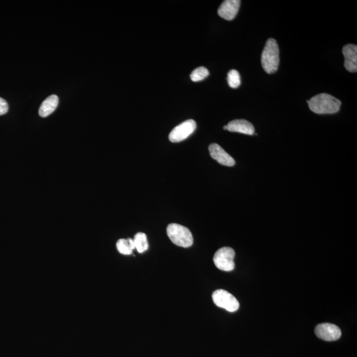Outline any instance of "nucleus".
<instances>
[{"label": "nucleus", "mask_w": 357, "mask_h": 357, "mask_svg": "<svg viewBox=\"0 0 357 357\" xmlns=\"http://www.w3.org/2000/svg\"><path fill=\"white\" fill-rule=\"evenodd\" d=\"M167 234L171 241L180 247L189 248L193 245V235L188 228L184 226L170 224L167 228Z\"/></svg>", "instance_id": "7ed1b4c3"}, {"label": "nucleus", "mask_w": 357, "mask_h": 357, "mask_svg": "<svg viewBox=\"0 0 357 357\" xmlns=\"http://www.w3.org/2000/svg\"><path fill=\"white\" fill-rule=\"evenodd\" d=\"M279 48L274 38H270L265 44L261 55V64L267 74H273L279 69Z\"/></svg>", "instance_id": "f03ea898"}, {"label": "nucleus", "mask_w": 357, "mask_h": 357, "mask_svg": "<svg viewBox=\"0 0 357 357\" xmlns=\"http://www.w3.org/2000/svg\"><path fill=\"white\" fill-rule=\"evenodd\" d=\"M209 72L205 67H199L193 71L191 74V79L193 81L197 82V81L204 80L207 77L209 76Z\"/></svg>", "instance_id": "dca6fc26"}, {"label": "nucleus", "mask_w": 357, "mask_h": 357, "mask_svg": "<svg viewBox=\"0 0 357 357\" xmlns=\"http://www.w3.org/2000/svg\"><path fill=\"white\" fill-rule=\"evenodd\" d=\"M315 333L318 338L326 341L338 340L341 336L340 327L329 323L318 325L316 327Z\"/></svg>", "instance_id": "0eeeda50"}, {"label": "nucleus", "mask_w": 357, "mask_h": 357, "mask_svg": "<svg viewBox=\"0 0 357 357\" xmlns=\"http://www.w3.org/2000/svg\"><path fill=\"white\" fill-rule=\"evenodd\" d=\"M227 80L228 85L232 88H237L241 84L240 75L236 70H232L228 74Z\"/></svg>", "instance_id": "2eb2a0df"}, {"label": "nucleus", "mask_w": 357, "mask_h": 357, "mask_svg": "<svg viewBox=\"0 0 357 357\" xmlns=\"http://www.w3.org/2000/svg\"><path fill=\"white\" fill-rule=\"evenodd\" d=\"M117 249L120 254L130 255L135 249L134 240L131 238L120 239L117 242Z\"/></svg>", "instance_id": "ddd939ff"}, {"label": "nucleus", "mask_w": 357, "mask_h": 357, "mask_svg": "<svg viewBox=\"0 0 357 357\" xmlns=\"http://www.w3.org/2000/svg\"><path fill=\"white\" fill-rule=\"evenodd\" d=\"M309 109L316 114H334L340 109L341 102L331 95L320 94L307 101Z\"/></svg>", "instance_id": "f257e3e1"}, {"label": "nucleus", "mask_w": 357, "mask_h": 357, "mask_svg": "<svg viewBox=\"0 0 357 357\" xmlns=\"http://www.w3.org/2000/svg\"><path fill=\"white\" fill-rule=\"evenodd\" d=\"M224 129H225V130H227V125L224 126Z\"/></svg>", "instance_id": "a211bd4d"}, {"label": "nucleus", "mask_w": 357, "mask_h": 357, "mask_svg": "<svg viewBox=\"0 0 357 357\" xmlns=\"http://www.w3.org/2000/svg\"><path fill=\"white\" fill-rule=\"evenodd\" d=\"M210 155L216 160L219 164L223 166L232 167L234 166L236 162L231 155L228 154L225 150L217 144H212L209 148Z\"/></svg>", "instance_id": "1a4fd4ad"}, {"label": "nucleus", "mask_w": 357, "mask_h": 357, "mask_svg": "<svg viewBox=\"0 0 357 357\" xmlns=\"http://www.w3.org/2000/svg\"><path fill=\"white\" fill-rule=\"evenodd\" d=\"M58 97L56 95H52L42 102L38 110V114L41 117H47L53 114L58 105Z\"/></svg>", "instance_id": "f8f14e48"}, {"label": "nucleus", "mask_w": 357, "mask_h": 357, "mask_svg": "<svg viewBox=\"0 0 357 357\" xmlns=\"http://www.w3.org/2000/svg\"><path fill=\"white\" fill-rule=\"evenodd\" d=\"M196 128V122L193 119L187 120L174 128L169 135L171 142H180L187 139L193 134Z\"/></svg>", "instance_id": "423d86ee"}, {"label": "nucleus", "mask_w": 357, "mask_h": 357, "mask_svg": "<svg viewBox=\"0 0 357 357\" xmlns=\"http://www.w3.org/2000/svg\"><path fill=\"white\" fill-rule=\"evenodd\" d=\"M134 240L135 249H137L138 252L140 254L146 252L148 249V239L147 236L144 233L139 232L135 235Z\"/></svg>", "instance_id": "4468645a"}, {"label": "nucleus", "mask_w": 357, "mask_h": 357, "mask_svg": "<svg viewBox=\"0 0 357 357\" xmlns=\"http://www.w3.org/2000/svg\"><path fill=\"white\" fill-rule=\"evenodd\" d=\"M212 297L217 306L227 309L230 313H234L239 308L238 300L227 291L216 290L212 294Z\"/></svg>", "instance_id": "39448f33"}, {"label": "nucleus", "mask_w": 357, "mask_h": 357, "mask_svg": "<svg viewBox=\"0 0 357 357\" xmlns=\"http://www.w3.org/2000/svg\"><path fill=\"white\" fill-rule=\"evenodd\" d=\"M240 4L239 0H226L218 9L219 16L228 21H231L238 14Z\"/></svg>", "instance_id": "6e6552de"}, {"label": "nucleus", "mask_w": 357, "mask_h": 357, "mask_svg": "<svg viewBox=\"0 0 357 357\" xmlns=\"http://www.w3.org/2000/svg\"><path fill=\"white\" fill-rule=\"evenodd\" d=\"M8 110V103H7L5 99L0 98V116L6 114Z\"/></svg>", "instance_id": "f3484780"}, {"label": "nucleus", "mask_w": 357, "mask_h": 357, "mask_svg": "<svg viewBox=\"0 0 357 357\" xmlns=\"http://www.w3.org/2000/svg\"><path fill=\"white\" fill-rule=\"evenodd\" d=\"M227 130L230 132H239L241 134L253 135L255 133V128L250 122L244 119L234 120L227 125Z\"/></svg>", "instance_id": "9b49d317"}, {"label": "nucleus", "mask_w": 357, "mask_h": 357, "mask_svg": "<svg viewBox=\"0 0 357 357\" xmlns=\"http://www.w3.org/2000/svg\"><path fill=\"white\" fill-rule=\"evenodd\" d=\"M345 57V68L350 72L357 71V47L355 44H348L343 48Z\"/></svg>", "instance_id": "9d476101"}, {"label": "nucleus", "mask_w": 357, "mask_h": 357, "mask_svg": "<svg viewBox=\"0 0 357 357\" xmlns=\"http://www.w3.org/2000/svg\"><path fill=\"white\" fill-rule=\"evenodd\" d=\"M235 252L231 248L225 247L217 251L214 256V263L221 271H231L235 267Z\"/></svg>", "instance_id": "20e7f679"}]
</instances>
